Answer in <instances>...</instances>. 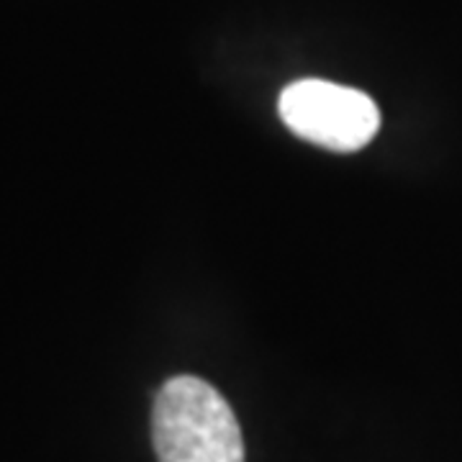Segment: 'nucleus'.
I'll use <instances>...</instances> for the list:
<instances>
[{"label":"nucleus","instance_id":"nucleus-1","mask_svg":"<svg viewBox=\"0 0 462 462\" xmlns=\"http://www.w3.org/2000/svg\"><path fill=\"white\" fill-rule=\"evenodd\" d=\"M152 439L160 462H245V439L229 401L193 375H178L160 388Z\"/></svg>","mask_w":462,"mask_h":462},{"label":"nucleus","instance_id":"nucleus-2","mask_svg":"<svg viewBox=\"0 0 462 462\" xmlns=\"http://www.w3.org/2000/svg\"><path fill=\"white\" fill-rule=\"evenodd\" d=\"M282 124L298 139L331 152H357L380 129L375 100L329 80H298L278 100Z\"/></svg>","mask_w":462,"mask_h":462}]
</instances>
